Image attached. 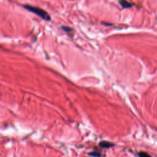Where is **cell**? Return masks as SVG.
<instances>
[{"label": "cell", "mask_w": 157, "mask_h": 157, "mask_svg": "<svg viewBox=\"0 0 157 157\" xmlns=\"http://www.w3.org/2000/svg\"><path fill=\"white\" fill-rule=\"evenodd\" d=\"M23 7L28 11L37 14L38 16H39L41 19H42L44 20H47V21L51 20V17L50 15L44 9L38 7L33 6L31 5H23Z\"/></svg>", "instance_id": "6da1fadb"}, {"label": "cell", "mask_w": 157, "mask_h": 157, "mask_svg": "<svg viewBox=\"0 0 157 157\" xmlns=\"http://www.w3.org/2000/svg\"><path fill=\"white\" fill-rule=\"evenodd\" d=\"M99 146L103 149H109V148L114 146V144L110 142L103 140V141H101L100 142H99Z\"/></svg>", "instance_id": "7a4b0ae2"}, {"label": "cell", "mask_w": 157, "mask_h": 157, "mask_svg": "<svg viewBox=\"0 0 157 157\" xmlns=\"http://www.w3.org/2000/svg\"><path fill=\"white\" fill-rule=\"evenodd\" d=\"M119 3L123 8H130V7L132 6V5L130 3L126 1H124V0H122V1H120Z\"/></svg>", "instance_id": "3957f363"}, {"label": "cell", "mask_w": 157, "mask_h": 157, "mask_svg": "<svg viewBox=\"0 0 157 157\" xmlns=\"http://www.w3.org/2000/svg\"><path fill=\"white\" fill-rule=\"evenodd\" d=\"M62 28H63V30L65 31V32H66V33H69V34H73V29H72V28H71L70 27H68V26H62Z\"/></svg>", "instance_id": "277c9868"}, {"label": "cell", "mask_w": 157, "mask_h": 157, "mask_svg": "<svg viewBox=\"0 0 157 157\" xmlns=\"http://www.w3.org/2000/svg\"><path fill=\"white\" fill-rule=\"evenodd\" d=\"M90 156H93V157H101V153L98 151H94L92 152H90L89 153Z\"/></svg>", "instance_id": "5b68a950"}, {"label": "cell", "mask_w": 157, "mask_h": 157, "mask_svg": "<svg viewBox=\"0 0 157 157\" xmlns=\"http://www.w3.org/2000/svg\"><path fill=\"white\" fill-rule=\"evenodd\" d=\"M139 157H152L150 155H149L147 153L144 152H141L138 153Z\"/></svg>", "instance_id": "8992f818"}]
</instances>
